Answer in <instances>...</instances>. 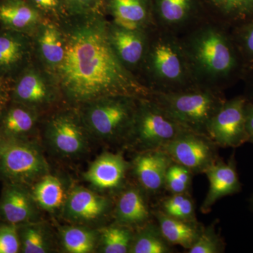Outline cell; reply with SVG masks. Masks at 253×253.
Returning <instances> with one entry per match:
<instances>
[{"label":"cell","mask_w":253,"mask_h":253,"mask_svg":"<svg viewBox=\"0 0 253 253\" xmlns=\"http://www.w3.org/2000/svg\"><path fill=\"white\" fill-rule=\"evenodd\" d=\"M233 41L242 61L243 66H253V18L234 28Z\"/></svg>","instance_id":"1f68e13d"},{"label":"cell","mask_w":253,"mask_h":253,"mask_svg":"<svg viewBox=\"0 0 253 253\" xmlns=\"http://www.w3.org/2000/svg\"><path fill=\"white\" fill-rule=\"evenodd\" d=\"M173 163L162 150L138 153L131 164L139 186L145 192L156 194L165 187L168 168Z\"/></svg>","instance_id":"ffe728a7"},{"label":"cell","mask_w":253,"mask_h":253,"mask_svg":"<svg viewBox=\"0 0 253 253\" xmlns=\"http://www.w3.org/2000/svg\"><path fill=\"white\" fill-rule=\"evenodd\" d=\"M104 10L121 27L146 32L158 28L152 0H104Z\"/></svg>","instance_id":"e0dca14e"},{"label":"cell","mask_w":253,"mask_h":253,"mask_svg":"<svg viewBox=\"0 0 253 253\" xmlns=\"http://www.w3.org/2000/svg\"><path fill=\"white\" fill-rule=\"evenodd\" d=\"M217 147L208 136L186 131L161 150L173 162L187 168L193 174H201L219 159Z\"/></svg>","instance_id":"30bf717a"},{"label":"cell","mask_w":253,"mask_h":253,"mask_svg":"<svg viewBox=\"0 0 253 253\" xmlns=\"http://www.w3.org/2000/svg\"><path fill=\"white\" fill-rule=\"evenodd\" d=\"M210 182L209 190L205 199L201 211L208 213L219 199L229 195L239 193L241 184L236 169L234 156L228 162L218 159L205 172Z\"/></svg>","instance_id":"7402d4cb"},{"label":"cell","mask_w":253,"mask_h":253,"mask_svg":"<svg viewBox=\"0 0 253 253\" xmlns=\"http://www.w3.org/2000/svg\"><path fill=\"white\" fill-rule=\"evenodd\" d=\"M251 208H252V209L253 210V195L252 198H251Z\"/></svg>","instance_id":"ab89813d"},{"label":"cell","mask_w":253,"mask_h":253,"mask_svg":"<svg viewBox=\"0 0 253 253\" xmlns=\"http://www.w3.org/2000/svg\"><path fill=\"white\" fill-rule=\"evenodd\" d=\"M225 245L215 231L214 225L203 227L196 242L188 250V253H221Z\"/></svg>","instance_id":"d6a6232c"},{"label":"cell","mask_w":253,"mask_h":253,"mask_svg":"<svg viewBox=\"0 0 253 253\" xmlns=\"http://www.w3.org/2000/svg\"><path fill=\"white\" fill-rule=\"evenodd\" d=\"M43 141L56 157L79 159L89 151L91 139L77 108L66 105L49 115L42 124Z\"/></svg>","instance_id":"ba28073f"},{"label":"cell","mask_w":253,"mask_h":253,"mask_svg":"<svg viewBox=\"0 0 253 253\" xmlns=\"http://www.w3.org/2000/svg\"><path fill=\"white\" fill-rule=\"evenodd\" d=\"M158 222L160 230L170 245H178L186 250L196 242L203 226L196 221L181 220L168 215L162 211L153 213Z\"/></svg>","instance_id":"4316f807"},{"label":"cell","mask_w":253,"mask_h":253,"mask_svg":"<svg viewBox=\"0 0 253 253\" xmlns=\"http://www.w3.org/2000/svg\"><path fill=\"white\" fill-rule=\"evenodd\" d=\"M21 253H52L56 238L47 223L39 220L18 225Z\"/></svg>","instance_id":"f1b7e54d"},{"label":"cell","mask_w":253,"mask_h":253,"mask_svg":"<svg viewBox=\"0 0 253 253\" xmlns=\"http://www.w3.org/2000/svg\"><path fill=\"white\" fill-rule=\"evenodd\" d=\"M146 194L139 185H129L121 190L113 210L115 222L133 229L149 222L151 213Z\"/></svg>","instance_id":"603a6c76"},{"label":"cell","mask_w":253,"mask_h":253,"mask_svg":"<svg viewBox=\"0 0 253 253\" xmlns=\"http://www.w3.org/2000/svg\"><path fill=\"white\" fill-rule=\"evenodd\" d=\"M31 38L35 60L52 76L65 54L64 38L59 23L43 20Z\"/></svg>","instance_id":"d6986e66"},{"label":"cell","mask_w":253,"mask_h":253,"mask_svg":"<svg viewBox=\"0 0 253 253\" xmlns=\"http://www.w3.org/2000/svg\"><path fill=\"white\" fill-rule=\"evenodd\" d=\"M139 99L111 95L88 101L77 109L91 139L106 144H126Z\"/></svg>","instance_id":"277c9868"},{"label":"cell","mask_w":253,"mask_h":253,"mask_svg":"<svg viewBox=\"0 0 253 253\" xmlns=\"http://www.w3.org/2000/svg\"><path fill=\"white\" fill-rule=\"evenodd\" d=\"M10 100L42 113L62 97L54 78L34 59L10 82Z\"/></svg>","instance_id":"9c48e42d"},{"label":"cell","mask_w":253,"mask_h":253,"mask_svg":"<svg viewBox=\"0 0 253 253\" xmlns=\"http://www.w3.org/2000/svg\"><path fill=\"white\" fill-rule=\"evenodd\" d=\"M107 24L104 14L70 16L59 23L65 54L52 76L67 106L78 108L111 95L145 98L152 94L115 54Z\"/></svg>","instance_id":"6da1fadb"},{"label":"cell","mask_w":253,"mask_h":253,"mask_svg":"<svg viewBox=\"0 0 253 253\" xmlns=\"http://www.w3.org/2000/svg\"><path fill=\"white\" fill-rule=\"evenodd\" d=\"M139 75L141 83L152 93L170 92L199 86L179 36L158 28L150 33L149 47Z\"/></svg>","instance_id":"3957f363"},{"label":"cell","mask_w":253,"mask_h":253,"mask_svg":"<svg viewBox=\"0 0 253 253\" xmlns=\"http://www.w3.org/2000/svg\"><path fill=\"white\" fill-rule=\"evenodd\" d=\"M107 31L110 44L118 59L128 71L139 78L149 47L151 32L127 29L109 20Z\"/></svg>","instance_id":"4fadbf2b"},{"label":"cell","mask_w":253,"mask_h":253,"mask_svg":"<svg viewBox=\"0 0 253 253\" xmlns=\"http://www.w3.org/2000/svg\"><path fill=\"white\" fill-rule=\"evenodd\" d=\"M99 230L100 238L97 252L129 253L134 229L115 222L101 227Z\"/></svg>","instance_id":"4dcf8cb0"},{"label":"cell","mask_w":253,"mask_h":253,"mask_svg":"<svg viewBox=\"0 0 253 253\" xmlns=\"http://www.w3.org/2000/svg\"><path fill=\"white\" fill-rule=\"evenodd\" d=\"M2 184L0 221L18 226L41 220V211L33 199L29 186L11 183Z\"/></svg>","instance_id":"2e32d148"},{"label":"cell","mask_w":253,"mask_h":253,"mask_svg":"<svg viewBox=\"0 0 253 253\" xmlns=\"http://www.w3.org/2000/svg\"><path fill=\"white\" fill-rule=\"evenodd\" d=\"M21 253L18 226L0 221V253Z\"/></svg>","instance_id":"d590c367"},{"label":"cell","mask_w":253,"mask_h":253,"mask_svg":"<svg viewBox=\"0 0 253 253\" xmlns=\"http://www.w3.org/2000/svg\"><path fill=\"white\" fill-rule=\"evenodd\" d=\"M99 238V229L92 226L70 224L59 229V245L64 253L97 252Z\"/></svg>","instance_id":"83f0119b"},{"label":"cell","mask_w":253,"mask_h":253,"mask_svg":"<svg viewBox=\"0 0 253 253\" xmlns=\"http://www.w3.org/2000/svg\"><path fill=\"white\" fill-rule=\"evenodd\" d=\"M34 60L29 35L0 27V80L11 82Z\"/></svg>","instance_id":"9a60e30c"},{"label":"cell","mask_w":253,"mask_h":253,"mask_svg":"<svg viewBox=\"0 0 253 253\" xmlns=\"http://www.w3.org/2000/svg\"><path fill=\"white\" fill-rule=\"evenodd\" d=\"M206 17L226 28L239 26L253 18V0H201Z\"/></svg>","instance_id":"484cf974"},{"label":"cell","mask_w":253,"mask_h":253,"mask_svg":"<svg viewBox=\"0 0 253 253\" xmlns=\"http://www.w3.org/2000/svg\"><path fill=\"white\" fill-rule=\"evenodd\" d=\"M45 19L60 23L69 17L63 0H27Z\"/></svg>","instance_id":"e575fe53"},{"label":"cell","mask_w":253,"mask_h":253,"mask_svg":"<svg viewBox=\"0 0 253 253\" xmlns=\"http://www.w3.org/2000/svg\"><path fill=\"white\" fill-rule=\"evenodd\" d=\"M186 131L151 96L139 98L126 144L138 153L161 150Z\"/></svg>","instance_id":"52a82bcc"},{"label":"cell","mask_w":253,"mask_h":253,"mask_svg":"<svg viewBox=\"0 0 253 253\" xmlns=\"http://www.w3.org/2000/svg\"><path fill=\"white\" fill-rule=\"evenodd\" d=\"M72 186L62 176L51 172L30 187L32 196L41 211L61 215Z\"/></svg>","instance_id":"cb8c5ba5"},{"label":"cell","mask_w":253,"mask_h":253,"mask_svg":"<svg viewBox=\"0 0 253 253\" xmlns=\"http://www.w3.org/2000/svg\"><path fill=\"white\" fill-rule=\"evenodd\" d=\"M111 199L94 189L72 186L61 216L70 224L94 226L109 216Z\"/></svg>","instance_id":"7c38bea8"},{"label":"cell","mask_w":253,"mask_h":253,"mask_svg":"<svg viewBox=\"0 0 253 253\" xmlns=\"http://www.w3.org/2000/svg\"><path fill=\"white\" fill-rule=\"evenodd\" d=\"M41 114L38 109L10 100L0 115V134L14 139H36Z\"/></svg>","instance_id":"44dd1931"},{"label":"cell","mask_w":253,"mask_h":253,"mask_svg":"<svg viewBox=\"0 0 253 253\" xmlns=\"http://www.w3.org/2000/svg\"><path fill=\"white\" fill-rule=\"evenodd\" d=\"M43 18L27 0H0V27L32 35Z\"/></svg>","instance_id":"d4e9b609"},{"label":"cell","mask_w":253,"mask_h":253,"mask_svg":"<svg viewBox=\"0 0 253 253\" xmlns=\"http://www.w3.org/2000/svg\"><path fill=\"white\" fill-rule=\"evenodd\" d=\"M242 96L224 101L208 126V137L217 146L237 148L250 140L246 129V106Z\"/></svg>","instance_id":"8fae6325"},{"label":"cell","mask_w":253,"mask_h":253,"mask_svg":"<svg viewBox=\"0 0 253 253\" xmlns=\"http://www.w3.org/2000/svg\"><path fill=\"white\" fill-rule=\"evenodd\" d=\"M130 166L122 155L105 152L91 163L84 179L98 192L118 191L124 186Z\"/></svg>","instance_id":"ac0fdd59"},{"label":"cell","mask_w":253,"mask_h":253,"mask_svg":"<svg viewBox=\"0 0 253 253\" xmlns=\"http://www.w3.org/2000/svg\"><path fill=\"white\" fill-rule=\"evenodd\" d=\"M193 174L187 168L173 162L168 168L165 187L172 194H186L191 186Z\"/></svg>","instance_id":"836d02e7"},{"label":"cell","mask_w":253,"mask_h":253,"mask_svg":"<svg viewBox=\"0 0 253 253\" xmlns=\"http://www.w3.org/2000/svg\"><path fill=\"white\" fill-rule=\"evenodd\" d=\"M171 245L165 239L159 226L148 222L134 231L129 253H170Z\"/></svg>","instance_id":"f546056e"},{"label":"cell","mask_w":253,"mask_h":253,"mask_svg":"<svg viewBox=\"0 0 253 253\" xmlns=\"http://www.w3.org/2000/svg\"><path fill=\"white\" fill-rule=\"evenodd\" d=\"M10 101V82L0 80V115Z\"/></svg>","instance_id":"74e56055"},{"label":"cell","mask_w":253,"mask_h":253,"mask_svg":"<svg viewBox=\"0 0 253 253\" xmlns=\"http://www.w3.org/2000/svg\"><path fill=\"white\" fill-rule=\"evenodd\" d=\"M246 129L250 139L253 137V104H248L246 106Z\"/></svg>","instance_id":"f35d334b"},{"label":"cell","mask_w":253,"mask_h":253,"mask_svg":"<svg viewBox=\"0 0 253 253\" xmlns=\"http://www.w3.org/2000/svg\"><path fill=\"white\" fill-rule=\"evenodd\" d=\"M158 28L182 34L206 17L201 0H152Z\"/></svg>","instance_id":"5bb4252c"},{"label":"cell","mask_w":253,"mask_h":253,"mask_svg":"<svg viewBox=\"0 0 253 253\" xmlns=\"http://www.w3.org/2000/svg\"><path fill=\"white\" fill-rule=\"evenodd\" d=\"M71 16L104 14V0H63Z\"/></svg>","instance_id":"8d00e7d4"},{"label":"cell","mask_w":253,"mask_h":253,"mask_svg":"<svg viewBox=\"0 0 253 253\" xmlns=\"http://www.w3.org/2000/svg\"><path fill=\"white\" fill-rule=\"evenodd\" d=\"M151 97L187 130L207 136L211 120L226 101L220 91L201 86L153 92Z\"/></svg>","instance_id":"5b68a950"},{"label":"cell","mask_w":253,"mask_h":253,"mask_svg":"<svg viewBox=\"0 0 253 253\" xmlns=\"http://www.w3.org/2000/svg\"><path fill=\"white\" fill-rule=\"evenodd\" d=\"M50 172L37 139H14L0 134V182L31 187Z\"/></svg>","instance_id":"8992f818"},{"label":"cell","mask_w":253,"mask_h":253,"mask_svg":"<svg viewBox=\"0 0 253 253\" xmlns=\"http://www.w3.org/2000/svg\"><path fill=\"white\" fill-rule=\"evenodd\" d=\"M249 141H250V142L253 143V137L251 138V139H250Z\"/></svg>","instance_id":"60d3db41"},{"label":"cell","mask_w":253,"mask_h":253,"mask_svg":"<svg viewBox=\"0 0 253 253\" xmlns=\"http://www.w3.org/2000/svg\"><path fill=\"white\" fill-rule=\"evenodd\" d=\"M196 84L220 91L242 61L226 26L205 17L179 35Z\"/></svg>","instance_id":"7a4b0ae2"}]
</instances>
